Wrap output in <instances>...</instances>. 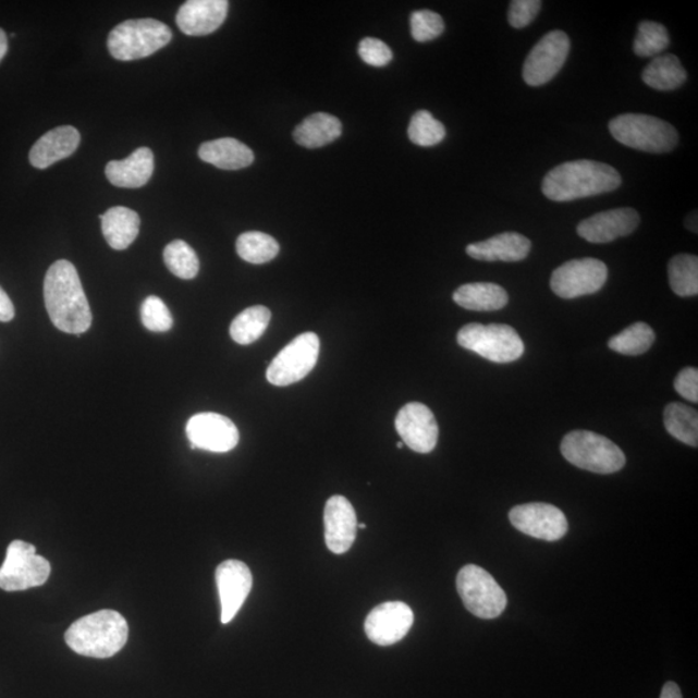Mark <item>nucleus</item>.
Wrapping results in <instances>:
<instances>
[{
    "label": "nucleus",
    "mask_w": 698,
    "mask_h": 698,
    "mask_svg": "<svg viewBox=\"0 0 698 698\" xmlns=\"http://www.w3.org/2000/svg\"><path fill=\"white\" fill-rule=\"evenodd\" d=\"M45 303L52 323L64 333L79 335L91 328V308L71 261L58 260L48 269Z\"/></svg>",
    "instance_id": "obj_1"
},
{
    "label": "nucleus",
    "mask_w": 698,
    "mask_h": 698,
    "mask_svg": "<svg viewBox=\"0 0 698 698\" xmlns=\"http://www.w3.org/2000/svg\"><path fill=\"white\" fill-rule=\"evenodd\" d=\"M621 183V175L612 166L578 160L559 164L549 171L543 179L542 192L554 203H571L616 191Z\"/></svg>",
    "instance_id": "obj_2"
},
{
    "label": "nucleus",
    "mask_w": 698,
    "mask_h": 698,
    "mask_svg": "<svg viewBox=\"0 0 698 698\" xmlns=\"http://www.w3.org/2000/svg\"><path fill=\"white\" fill-rule=\"evenodd\" d=\"M128 639V625L120 612L102 610L74 622L65 641L75 653L109 659L122 651Z\"/></svg>",
    "instance_id": "obj_3"
},
{
    "label": "nucleus",
    "mask_w": 698,
    "mask_h": 698,
    "mask_svg": "<svg viewBox=\"0 0 698 698\" xmlns=\"http://www.w3.org/2000/svg\"><path fill=\"white\" fill-rule=\"evenodd\" d=\"M610 131L625 147L647 154H669L679 142L678 131L672 124L647 114L619 115L610 122Z\"/></svg>",
    "instance_id": "obj_4"
},
{
    "label": "nucleus",
    "mask_w": 698,
    "mask_h": 698,
    "mask_svg": "<svg viewBox=\"0 0 698 698\" xmlns=\"http://www.w3.org/2000/svg\"><path fill=\"white\" fill-rule=\"evenodd\" d=\"M170 27L155 19L127 20L117 25L108 37V50L117 60L133 61L150 57L168 46Z\"/></svg>",
    "instance_id": "obj_5"
},
{
    "label": "nucleus",
    "mask_w": 698,
    "mask_h": 698,
    "mask_svg": "<svg viewBox=\"0 0 698 698\" xmlns=\"http://www.w3.org/2000/svg\"><path fill=\"white\" fill-rule=\"evenodd\" d=\"M560 449L573 466L593 474L619 473L626 465L624 452L613 441L591 431L570 432Z\"/></svg>",
    "instance_id": "obj_6"
},
{
    "label": "nucleus",
    "mask_w": 698,
    "mask_h": 698,
    "mask_svg": "<svg viewBox=\"0 0 698 698\" xmlns=\"http://www.w3.org/2000/svg\"><path fill=\"white\" fill-rule=\"evenodd\" d=\"M462 348L497 364L514 363L524 355V343L514 328L502 323H468L458 331Z\"/></svg>",
    "instance_id": "obj_7"
},
{
    "label": "nucleus",
    "mask_w": 698,
    "mask_h": 698,
    "mask_svg": "<svg viewBox=\"0 0 698 698\" xmlns=\"http://www.w3.org/2000/svg\"><path fill=\"white\" fill-rule=\"evenodd\" d=\"M457 590L466 610L476 617L492 620L506 610V593L493 576L478 565L463 566L457 576Z\"/></svg>",
    "instance_id": "obj_8"
},
{
    "label": "nucleus",
    "mask_w": 698,
    "mask_h": 698,
    "mask_svg": "<svg viewBox=\"0 0 698 698\" xmlns=\"http://www.w3.org/2000/svg\"><path fill=\"white\" fill-rule=\"evenodd\" d=\"M51 575V564L37 555L36 548L24 541H13L0 566V589L24 591L45 585Z\"/></svg>",
    "instance_id": "obj_9"
},
{
    "label": "nucleus",
    "mask_w": 698,
    "mask_h": 698,
    "mask_svg": "<svg viewBox=\"0 0 698 698\" xmlns=\"http://www.w3.org/2000/svg\"><path fill=\"white\" fill-rule=\"evenodd\" d=\"M319 356L320 340L315 333L294 338L268 366V382L279 387L301 382L315 369Z\"/></svg>",
    "instance_id": "obj_10"
},
{
    "label": "nucleus",
    "mask_w": 698,
    "mask_h": 698,
    "mask_svg": "<svg viewBox=\"0 0 698 698\" xmlns=\"http://www.w3.org/2000/svg\"><path fill=\"white\" fill-rule=\"evenodd\" d=\"M608 280V268L603 261L593 258L575 259L564 262L551 275L550 285L560 298L576 299L603 289Z\"/></svg>",
    "instance_id": "obj_11"
},
{
    "label": "nucleus",
    "mask_w": 698,
    "mask_h": 698,
    "mask_svg": "<svg viewBox=\"0 0 698 698\" xmlns=\"http://www.w3.org/2000/svg\"><path fill=\"white\" fill-rule=\"evenodd\" d=\"M570 51L571 40L564 32L546 34L525 59L524 82L530 87H539L554 79L568 59Z\"/></svg>",
    "instance_id": "obj_12"
},
{
    "label": "nucleus",
    "mask_w": 698,
    "mask_h": 698,
    "mask_svg": "<svg viewBox=\"0 0 698 698\" xmlns=\"http://www.w3.org/2000/svg\"><path fill=\"white\" fill-rule=\"evenodd\" d=\"M510 522L522 534L543 541H558L568 531L563 511L549 503L521 504L510 511Z\"/></svg>",
    "instance_id": "obj_13"
},
{
    "label": "nucleus",
    "mask_w": 698,
    "mask_h": 698,
    "mask_svg": "<svg viewBox=\"0 0 698 698\" xmlns=\"http://www.w3.org/2000/svg\"><path fill=\"white\" fill-rule=\"evenodd\" d=\"M186 437L192 449L212 453H228L237 446L240 433L230 418L217 413H199L186 425Z\"/></svg>",
    "instance_id": "obj_14"
},
{
    "label": "nucleus",
    "mask_w": 698,
    "mask_h": 698,
    "mask_svg": "<svg viewBox=\"0 0 698 698\" xmlns=\"http://www.w3.org/2000/svg\"><path fill=\"white\" fill-rule=\"evenodd\" d=\"M414 624L412 608L403 601H387L369 613L365 633L372 642L387 647L403 640Z\"/></svg>",
    "instance_id": "obj_15"
},
{
    "label": "nucleus",
    "mask_w": 698,
    "mask_h": 698,
    "mask_svg": "<svg viewBox=\"0 0 698 698\" xmlns=\"http://www.w3.org/2000/svg\"><path fill=\"white\" fill-rule=\"evenodd\" d=\"M395 427L404 444L413 452L431 453L438 445V421L425 404H406L397 414Z\"/></svg>",
    "instance_id": "obj_16"
},
{
    "label": "nucleus",
    "mask_w": 698,
    "mask_h": 698,
    "mask_svg": "<svg viewBox=\"0 0 698 698\" xmlns=\"http://www.w3.org/2000/svg\"><path fill=\"white\" fill-rule=\"evenodd\" d=\"M216 578L221 603V624H230L253 589L252 571L240 560H226L218 566Z\"/></svg>",
    "instance_id": "obj_17"
},
{
    "label": "nucleus",
    "mask_w": 698,
    "mask_h": 698,
    "mask_svg": "<svg viewBox=\"0 0 698 698\" xmlns=\"http://www.w3.org/2000/svg\"><path fill=\"white\" fill-rule=\"evenodd\" d=\"M639 224L638 211L630 207H622L596 213L580 221L577 233L590 244H610L617 238L630 236Z\"/></svg>",
    "instance_id": "obj_18"
},
{
    "label": "nucleus",
    "mask_w": 698,
    "mask_h": 698,
    "mask_svg": "<svg viewBox=\"0 0 698 698\" xmlns=\"http://www.w3.org/2000/svg\"><path fill=\"white\" fill-rule=\"evenodd\" d=\"M324 541L333 554L342 555L354 544L358 523L356 511L343 495H333L327 502L323 514Z\"/></svg>",
    "instance_id": "obj_19"
},
{
    "label": "nucleus",
    "mask_w": 698,
    "mask_h": 698,
    "mask_svg": "<svg viewBox=\"0 0 698 698\" xmlns=\"http://www.w3.org/2000/svg\"><path fill=\"white\" fill-rule=\"evenodd\" d=\"M228 9L226 0H189L180 7L176 24L186 36H209L223 25Z\"/></svg>",
    "instance_id": "obj_20"
},
{
    "label": "nucleus",
    "mask_w": 698,
    "mask_h": 698,
    "mask_svg": "<svg viewBox=\"0 0 698 698\" xmlns=\"http://www.w3.org/2000/svg\"><path fill=\"white\" fill-rule=\"evenodd\" d=\"M81 134L77 128L73 126L53 128L33 145L29 161L34 168L45 170L72 156L78 149Z\"/></svg>",
    "instance_id": "obj_21"
},
{
    "label": "nucleus",
    "mask_w": 698,
    "mask_h": 698,
    "mask_svg": "<svg viewBox=\"0 0 698 698\" xmlns=\"http://www.w3.org/2000/svg\"><path fill=\"white\" fill-rule=\"evenodd\" d=\"M531 242L516 232H504L487 241L468 245L469 257L481 261H522L530 253Z\"/></svg>",
    "instance_id": "obj_22"
},
{
    "label": "nucleus",
    "mask_w": 698,
    "mask_h": 698,
    "mask_svg": "<svg viewBox=\"0 0 698 698\" xmlns=\"http://www.w3.org/2000/svg\"><path fill=\"white\" fill-rule=\"evenodd\" d=\"M155 156L149 148H139L126 160L110 161L106 174L110 183L119 188H142L154 175Z\"/></svg>",
    "instance_id": "obj_23"
},
{
    "label": "nucleus",
    "mask_w": 698,
    "mask_h": 698,
    "mask_svg": "<svg viewBox=\"0 0 698 698\" xmlns=\"http://www.w3.org/2000/svg\"><path fill=\"white\" fill-rule=\"evenodd\" d=\"M198 156L204 162L228 171L246 169L255 158L247 145L232 137L204 143L199 147Z\"/></svg>",
    "instance_id": "obj_24"
},
{
    "label": "nucleus",
    "mask_w": 698,
    "mask_h": 698,
    "mask_svg": "<svg viewBox=\"0 0 698 698\" xmlns=\"http://www.w3.org/2000/svg\"><path fill=\"white\" fill-rule=\"evenodd\" d=\"M100 220L103 237L114 250H126L140 231V217L127 207H112Z\"/></svg>",
    "instance_id": "obj_25"
},
{
    "label": "nucleus",
    "mask_w": 698,
    "mask_h": 698,
    "mask_svg": "<svg viewBox=\"0 0 698 698\" xmlns=\"http://www.w3.org/2000/svg\"><path fill=\"white\" fill-rule=\"evenodd\" d=\"M460 307L478 313H490L507 306L509 294L497 283L475 282L460 286L453 294Z\"/></svg>",
    "instance_id": "obj_26"
},
{
    "label": "nucleus",
    "mask_w": 698,
    "mask_h": 698,
    "mask_svg": "<svg viewBox=\"0 0 698 698\" xmlns=\"http://www.w3.org/2000/svg\"><path fill=\"white\" fill-rule=\"evenodd\" d=\"M342 135V123L328 113L307 117L294 131V140L308 149L322 148Z\"/></svg>",
    "instance_id": "obj_27"
},
{
    "label": "nucleus",
    "mask_w": 698,
    "mask_h": 698,
    "mask_svg": "<svg viewBox=\"0 0 698 698\" xmlns=\"http://www.w3.org/2000/svg\"><path fill=\"white\" fill-rule=\"evenodd\" d=\"M641 79L658 91H674L686 83L687 72L675 54H660L642 71Z\"/></svg>",
    "instance_id": "obj_28"
},
{
    "label": "nucleus",
    "mask_w": 698,
    "mask_h": 698,
    "mask_svg": "<svg viewBox=\"0 0 698 698\" xmlns=\"http://www.w3.org/2000/svg\"><path fill=\"white\" fill-rule=\"evenodd\" d=\"M663 424L673 438L697 448L698 445V413L694 407L681 403L666 406L663 413Z\"/></svg>",
    "instance_id": "obj_29"
},
{
    "label": "nucleus",
    "mask_w": 698,
    "mask_h": 698,
    "mask_svg": "<svg viewBox=\"0 0 698 698\" xmlns=\"http://www.w3.org/2000/svg\"><path fill=\"white\" fill-rule=\"evenodd\" d=\"M271 316V310L267 307L255 306L245 309L231 324L232 340L241 345L257 342L266 333Z\"/></svg>",
    "instance_id": "obj_30"
},
{
    "label": "nucleus",
    "mask_w": 698,
    "mask_h": 698,
    "mask_svg": "<svg viewBox=\"0 0 698 698\" xmlns=\"http://www.w3.org/2000/svg\"><path fill=\"white\" fill-rule=\"evenodd\" d=\"M670 287L676 295L696 296L698 294V258L696 255L679 254L669 262Z\"/></svg>",
    "instance_id": "obj_31"
},
{
    "label": "nucleus",
    "mask_w": 698,
    "mask_h": 698,
    "mask_svg": "<svg viewBox=\"0 0 698 698\" xmlns=\"http://www.w3.org/2000/svg\"><path fill=\"white\" fill-rule=\"evenodd\" d=\"M236 248L240 258L252 265H265L278 257L280 253L279 242L261 232L242 233Z\"/></svg>",
    "instance_id": "obj_32"
},
{
    "label": "nucleus",
    "mask_w": 698,
    "mask_h": 698,
    "mask_svg": "<svg viewBox=\"0 0 698 698\" xmlns=\"http://www.w3.org/2000/svg\"><path fill=\"white\" fill-rule=\"evenodd\" d=\"M656 335L651 327L646 322H637L621 331L620 334L611 338L608 345L617 354L626 356H639L652 347Z\"/></svg>",
    "instance_id": "obj_33"
},
{
    "label": "nucleus",
    "mask_w": 698,
    "mask_h": 698,
    "mask_svg": "<svg viewBox=\"0 0 698 698\" xmlns=\"http://www.w3.org/2000/svg\"><path fill=\"white\" fill-rule=\"evenodd\" d=\"M163 260L169 271L183 280L195 279L199 272V260L193 248L182 240L172 241L166 246Z\"/></svg>",
    "instance_id": "obj_34"
},
{
    "label": "nucleus",
    "mask_w": 698,
    "mask_h": 698,
    "mask_svg": "<svg viewBox=\"0 0 698 698\" xmlns=\"http://www.w3.org/2000/svg\"><path fill=\"white\" fill-rule=\"evenodd\" d=\"M670 45L666 27L654 21H642L634 39V52L639 58H658Z\"/></svg>",
    "instance_id": "obj_35"
},
{
    "label": "nucleus",
    "mask_w": 698,
    "mask_h": 698,
    "mask_svg": "<svg viewBox=\"0 0 698 698\" xmlns=\"http://www.w3.org/2000/svg\"><path fill=\"white\" fill-rule=\"evenodd\" d=\"M407 136L419 147H433L445 139L446 130L444 124L434 119L430 112L419 110L413 115Z\"/></svg>",
    "instance_id": "obj_36"
},
{
    "label": "nucleus",
    "mask_w": 698,
    "mask_h": 698,
    "mask_svg": "<svg viewBox=\"0 0 698 698\" xmlns=\"http://www.w3.org/2000/svg\"><path fill=\"white\" fill-rule=\"evenodd\" d=\"M142 321L145 328L154 333H166L171 330L174 320L164 302L158 296L150 295L142 306Z\"/></svg>",
    "instance_id": "obj_37"
},
{
    "label": "nucleus",
    "mask_w": 698,
    "mask_h": 698,
    "mask_svg": "<svg viewBox=\"0 0 698 698\" xmlns=\"http://www.w3.org/2000/svg\"><path fill=\"white\" fill-rule=\"evenodd\" d=\"M412 37L420 44L437 39L445 30L444 20L437 12L421 10L412 13Z\"/></svg>",
    "instance_id": "obj_38"
},
{
    "label": "nucleus",
    "mask_w": 698,
    "mask_h": 698,
    "mask_svg": "<svg viewBox=\"0 0 698 698\" xmlns=\"http://www.w3.org/2000/svg\"><path fill=\"white\" fill-rule=\"evenodd\" d=\"M358 54L366 64L376 68L389 65L393 58L391 48L377 38L363 39L358 46Z\"/></svg>",
    "instance_id": "obj_39"
},
{
    "label": "nucleus",
    "mask_w": 698,
    "mask_h": 698,
    "mask_svg": "<svg viewBox=\"0 0 698 698\" xmlns=\"http://www.w3.org/2000/svg\"><path fill=\"white\" fill-rule=\"evenodd\" d=\"M542 2L539 0H513L510 3L509 23L515 29H524L534 23L539 11H541Z\"/></svg>",
    "instance_id": "obj_40"
},
{
    "label": "nucleus",
    "mask_w": 698,
    "mask_h": 698,
    "mask_svg": "<svg viewBox=\"0 0 698 698\" xmlns=\"http://www.w3.org/2000/svg\"><path fill=\"white\" fill-rule=\"evenodd\" d=\"M675 391L690 403H698V370L696 368L683 369L674 380Z\"/></svg>",
    "instance_id": "obj_41"
},
{
    "label": "nucleus",
    "mask_w": 698,
    "mask_h": 698,
    "mask_svg": "<svg viewBox=\"0 0 698 698\" xmlns=\"http://www.w3.org/2000/svg\"><path fill=\"white\" fill-rule=\"evenodd\" d=\"M13 317H15V307H13L10 296L0 287V321L10 322Z\"/></svg>",
    "instance_id": "obj_42"
},
{
    "label": "nucleus",
    "mask_w": 698,
    "mask_h": 698,
    "mask_svg": "<svg viewBox=\"0 0 698 698\" xmlns=\"http://www.w3.org/2000/svg\"><path fill=\"white\" fill-rule=\"evenodd\" d=\"M660 698H683L678 684L668 682L662 688Z\"/></svg>",
    "instance_id": "obj_43"
},
{
    "label": "nucleus",
    "mask_w": 698,
    "mask_h": 698,
    "mask_svg": "<svg viewBox=\"0 0 698 698\" xmlns=\"http://www.w3.org/2000/svg\"><path fill=\"white\" fill-rule=\"evenodd\" d=\"M9 51V40H7L5 33L0 29V61H2Z\"/></svg>",
    "instance_id": "obj_44"
},
{
    "label": "nucleus",
    "mask_w": 698,
    "mask_h": 698,
    "mask_svg": "<svg viewBox=\"0 0 698 698\" xmlns=\"http://www.w3.org/2000/svg\"><path fill=\"white\" fill-rule=\"evenodd\" d=\"M686 225L690 231L697 233V212L694 211L689 213V217L686 219Z\"/></svg>",
    "instance_id": "obj_45"
},
{
    "label": "nucleus",
    "mask_w": 698,
    "mask_h": 698,
    "mask_svg": "<svg viewBox=\"0 0 698 698\" xmlns=\"http://www.w3.org/2000/svg\"><path fill=\"white\" fill-rule=\"evenodd\" d=\"M404 445H405V444H404V442H403V441H400V442H397V445H396V446H397L399 449H403V448H404Z\"/></svg>",
    "instance_id": "obj_46"
},
{
    "label": "nucleus",
    "mask_w": 698,
    "mask_h": 698,
    "mask_svg": "<svg viewBox=\"0 0 698 698\" xmlns=\"http://www.w3.org/2000/svg\"><path fill=\"white\" fill-rule=\"evenodd\" d=\"M358 528L364 530V529L366 528L365 523L359 524V525H358Z\"/></svg>",
    "instance_id": "obj_47"
}]
</instances>
